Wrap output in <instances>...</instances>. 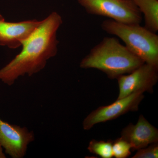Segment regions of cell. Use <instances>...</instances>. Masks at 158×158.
<instances>
[{"mask_svg": "<svg viewBox=\"0 0 158 158\" xmlns=\"http://www.w3.org/2000/svg\"><path fill=\"white\" fill-rule=\"evenodd\" d=\"M120 99L138 91L152 93L158 80V66L144 63L131 73L117 79Z\"/></svg>", "mask_w": 158, "mask_h": 158, "instance_id": "obj_6", "label": "cell"}, {"mask_svg": "<svg viewBox=\"0 0 158 158\" xmlns=\"http://www.w3.org/2000/svg\"><path fill=\"white\" fill-rule=\"evenodd\" d=\"M115 37H105L90 49L80 63L81 68L95 69L110 79L131 73L144 64Z\"/></svg>", "mask_w": 158, "mask_h": 158, "instance_id": "obj_2", "label": "cell"}, {"mask_svg": "<svg viewBox=\"0 0 158 158\" xmlns=\"http://www.w3.org/2000/svg\"><path fill=\"white\" fill-rule=\"evenodd\" d=\"M121 137L131 145L133 151L158 142V130L140 115L136 124L130 123L122 131Z\"/></svg>", "mask_w": 158, "mask_h": 158, "instance_id": "obj_9", "label": "cell"}, {"mask_svg": "<svg viewBox=\"0 0 158 158\" xmlns=\"http://www.w3.org/2000/svg\"><path fill=\"white\" fill-rule=\"evenodd\" d=\"M102 30L120 38L125 46L144 63L158 66V35L140 24H127L108 19Z\"/></svg>", "mask_w": 158, "mask_h": 158, "instance_id": "obj_3", "label": "cell"}, {"mask_svg": "<svg viewBox=\"0 0 158 158\" xmlns=\"http://www.w3.org/2000/svg\"><path fill=\"white\" fill-rule=\"evenodd\" d=\"M144 92L138 91L117 100L111 104L100 106L84 119L83 129L89 130L95 125L113 120L129 112H136L144 98Z\"/></svg>", "mask_w": 158, "mask_h": 158, "instance_id": "obj_5", "label": "cell"}, {"mask_svg": "<svg viewBox=\"0 0 158 158\" xmlns=\"http://www.w3.org/2000/svg\"><path fill=\"white\" fill-rule=\"evenodd\" d=\"M144 15L145 27L156 33L158 31V0H131Z\"/></svg>", "mask_w": 158, "mask_h": 158, "instance_id": "obj_10", "label": "cell"}, {"mask_svg": "<svg viewBox=\"0 0 158 158\" xmlns=\"http://www.w3.org/2000/svg\"><path fill=\"white\" fill-rule=\"evenodd\" d=\"M6 158V157L5 153L4 152L2 148L0 145V158Z\"/></svg>", "mask_w": 158, "mask_h": 158, "instance_id": "obj_14", "label": "cell"}, {"mask_svg": "<svg viewBox=\"0 0 158 158\" xmlns=\"http://www.w3.org/2000/svg\"><path fill=\"white\" fill-rule=\"evenodd\" d=\"M113 141L111 140L106 141H97L93 139L89 142L88 150L91 153L102 158H113Z\"/></svg>", "mask_w": 158, "mask_h": 158, "instance_id": "obj_11", "label": "cell"}, {"mask_svg": "<svg viewBox=\"0 0 158 158\" xmlns=\"http://www.w3.org/2000/svg\"><path fill=\"white\" fill-rule=\"evenodd\" d=\"M62 22L61 15L52 12L23 42L18 55L0 69V81L11 86L20 77L32 76L43 70L58 52L57 31Z\"/></svg>", "mask_w": 158, "mask_h": 158, "instance_id": "obj_1", "label": "cell"}, {"mask_svg": "<svg viewBox=\"0 0 158 158\" xmlns=\"http://www.w3.org/2000/svg\"><path fill=\"white\" fill-rule=\"evenodd\" d=\"M113 156L116 158H126L131 155V147L127 141L122 137L113 141Z\"/></svg>", "mask_w": 158, "mask_h": 158, "instance_id": "obj_12", "label": "cell"}, {"mask_svg": "<svg viewBox=\"0 0 158 158\" xmlns=\"http://www.w3.org/2000/svg\"><path fill=\"white\" fill-rule=\"evenodd\" d=\"M88 14L118 22L140 24L142 14L131 0H77Z\"/></svg>", "mask_w": 158, "mask_h": 158, "instance_id": "obj_4", "label": "cell"}, {"mask_svg": "<svg viewBox=\"0 0 158 158\" xmlns=\"http://www.w3.org/2000/svg\"><path fill=\"white\" fill-rule=\"evenodd\" d=\"M35 140L33 131L26 127L10 124L0 118V145L12 158H23L29 144Z\"/></svg>", "mask_w": 158, "mask_h": 158, "instance_id": "obj_7", "label": "cell"}, {"mask_svg": "<svg viewBox=\"0 0 158 158\" xmlns=\"http://www.w3.org/2000/svg\"><path fill=\"white\" fill-rule=\"evenodd\" d=\"M158 144L153 143L139 150L132 158H157Z\"/></svg>", "mask_w": 158, "mask_h": 158, "instance_id": "obj_13", "label": "cell"}, {"mask_svg": "<svg viewBox=\"0 0 158 158\" xmlns=\"http://www.w3.org/2000/svg\"><path fill=\"white\" fill-rule=\"evenodd\" d=\"M40 23L37 19L9 22L0 13V46L10 49L18 48Z\"/></svg>", "mask_w": 158, "mask_h": 158, "instance_id": "obj_8", "label": "cell"}]
</instances>
